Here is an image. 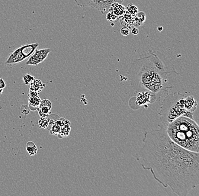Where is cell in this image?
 Returning a JSON list of instances; mask_svg holds the SVG:
<instances>
[{
    "label": "cell",
    "mask_w": 199,
    "mask_h": 196,
    "mask_svg": "<svg viewBox=\"0 0 199 196\" xmlns=\"http://www.w3.org/2000/svg\"><path fill=\"white\" fill-rule=\"evenodd\" d=\"M3 93V89L2 88H0V95Z\"/></svg>",
    "instance_id": "cell-29"
},
{
    "label": "cell",
    "mask_w": 199,
    "mask_h": 196,
    "mask_svg": "<svg viewBox=\"0 0 199 196\" xmlns=\"http://www.w3.org/2000/svg\"><path fill=\"white\" fill-rule=\"evenodd\" d=\"M169 138L188 151L199 152V127L194 119L181 116L166 127Z\"/></svg>",
    "instance_id": "cell-4"
},
{
    "label": "cell",
    "mask_w": 199,
    "mask_h": 196,
    "mask_svg": "<svg viewBox=\"0 0 199 196\" xmlns=\"http://www.w3.org/2000/svg\"><path fill=\"white\" fill-rule=\"evenodd\" d=\"M120 34L122 36H127L130 34V28L124 26L120 29Z\"/></svg>",
    "instance_id": "cell-24"
},
{
    "label": "cell",
    "mask_w": 199,
    "mask_h": 196,
    "mask_svg": "<svg viewBox=\"0 0 199 196\" xmlns=\"http://www.w3.org/2000/svg\"><path fill=\"white\" fill-rule=\"evenodd\" d=\"M135 94L136 96L131 98L129 101L130 107L133 110H135L136 106H137V109H139L142 106H148L159 99L157 95L149 92H137Z\"/></svg>",
    "instance_id": "cell-7"
},
{
    "label": "cell",
    "mask_w": 199,
    "mask_h": 196,
    "mask_svg": "<svg viewBox=\"0 0 199 196\" xmlns=\"http://www.w3.org/2000/svg\"><path fill=\"white\" fill-rule=\"evenodd\" d=\"M157 30L159 31H162L163 30V27L162 26H159L158 28H157Z\"/></svg>",
    "instance_id": "cell-28"
},
{
    "label": "cell",
    "mask_w": 199,
    "mask_h": 196,
    "mask_svg": "<svg viewBox=\"0 0 199 196\" xmlns=\"http://www.w3.org/2000/svg\"><path fill=\"white\" fill-rule=\"evenodd\" d=\"M78 6L82 8H90L96 9L102 14L109 10L110 6L114 3L122 4L125 0H74Z\"/></svg>",
    "instance_id": "cell-6"
},
{
    "label": "cell",
    "mask_w": 199,
    "mask_h": 196,
    "mask_svg": "<svg viewBox=\"0 0 199 196\" xmlns=\"http://www.w3.org/2000/svg\"><path fill=\"white\" fill-rule=\"evenodd\" d=\"M70 123H67L63 126L61 127V131L59 134L61 135L62 138L63 137H66V136L69 135L70 132L71 131V127H70Z\"/></svg>",
    "instance_id": "cell-16"
},
{
    "label": "cell",
    "mask_w": 199,
    "mask_h": 196,
    "mask_svg": "<svg viewBox=\"0 0 199 196\" xmlns=\"http://www.w3.org/2000/svg\"><path fill=\"white\" fill-rule=\"evenodd\" d=\"M38 124L40 128L46 129L49 126V119L47 118H40L38 121Z\"/></svg>",
    "instance_id": "cell-18"
},
{
    "label": "cell",
    "mask_w": 199,
    "mask_h": 196,
    "mask_svg": "<svg viewBox=\"0 0 199 196\" xmlns=\"http://www.w3.org/2000/svg\"><path fill=\"white\" fill-rule=\"evenodd\" d=\"M106 18L108 21L113 22V21H116L118 17H116L114 14L109 11V13L107 14V15H106Z\"/></svg>",
    "instance_id": "cell-23"
},
{
    "label": "cell",
    "mask_w": 199,
    "mask_h": 196,
    "mask_svg": "<svg viewBox=\"0 0 199 196\" xmlns=\"http://www.w3.org/2000/svg\"><path fill=\"white\" fill-rule=\"evenodd\" d=\"M39 44L37 43L27 44L16 48L9 54L5 63L8 66H13L27 59L35 52Z\"/></svg>",
    "instance_id": "cell-5"
},
{
    "label": "cell",
    "mask_w": 199,
    "mask_h": 196,
    "mask_svg": "<svg viewBox=\"0 0 199 196\" xmlns=\"http://www.w3.org/2000/svg\"><path fill=\"white\" fill-rule=\"evenodd\" d=\"M109 11L114 14L116 17H122L126 12V8L124 5L118 3H114L111 5Z\"/></svg>",
    "instance_id": "cell-9"
},
{
    "label": "cell",
    "mask_w": 199,
    "mask_h": 196,
    "mask_svg": "<svg viewBox=\"0 0 199 196\" xmlns=\"http://www.w3.org/2000/svg\"><path fill=\"white\" fill-rule=\"evenodd\" d=\"M30 85V88L29 91H35L39 93H40V92L44 89V88L46 85L40 80L36 79H35Z\"/></svg>",
    "instance_id": "cell-10"
},
{
    "label": "cell",
    "mask_w": 199,
    "mask_h": 196,
    "mask_svg": "<svg viewBox=\"0 0 199 196\" xmlns=\"http://www.w3.org/2000/svg\"><path fill=\"white\" fill-rule=\"evenodd\" d=\"M144 57L136 58L127 71L131 87L135 92L148 91L161 98L168 95L174 87L169 78L173 74H178L168 66L159 55L149 50Z\"/></svg>",
    "instance_id": "cell-2"
},
{
    "label": "cell",
    "mask_w": 199,
    "mask_h": 196,
    "mask_svg": "<svg viewBox=\"0 0 199 196\" xmlns=\"http://www.w3.org/2000/svg\"><path fill=\"white\" fill-rule=\"evenodd\" d=\"M133 17L128 13L127 11H126L125 13L123 15V17H122V18L120 21L121 25H124V26L126 27H127L128 24L130 25V24H131V25H133Z\"/></svg>",
    "instance_id": "cell-12"
},
{
    "label": "cell",
    "mask_w": 199,
    "mask_h": 196,
    "mask_svg": "<svg viewBox=\"0 0 199 196\" xmlns=\"http://www.w3.org/2000/svg\"><path fill=\"white\" fill-rule=\"evenodd\" d=\"M136 17L137 18V19H139V22H140V23L142 24V26L143 25L144 23L146 21V14L143 12V11H140V12H138Z\"/></svg>",
    "instance_id": "cell-21"
},
{
    "label": "cell",
    "mask_w": 199,
    "mask_h": 196,
    "mask_svg": "<svg viewBox=\"0 0 199 196\" xmlns=\"http://www.w3.org/2000/svg\"><path fill=\"white\" fill-rule=\"evenodd\" d=\"M197 105L193 96H188L180 92L168 95L164 97L159 112L161 123L166 127L181 116L194 119L193 113Z\"/></svg>",
    "instance_id": "cell-3"
},
{
    "label": "cell",
    "mask_w": 199,
    "mask_h": 196,
    "mask_svg": "<svg viewBox=\"0 0 199 196\" xmlns=\"http://www.w3.org/2000/svg\"><path fill=\"white\" fill-rule=\"evenodd\" d=\"M139 32V29L137 28V27H134L131 30V33H132L133 35H138Z\"/></svg>",
    "instance_id": "cell-27"
},
{
    "label": "cell",
    "mask_w": 199,
    "mask_h": 196,
    "mask_svg": "<svg viewBox=\"0 0 199 196\" xmlns=\"http://www.w3.org/2000/svg\"><path fill=\"white\" fill-rule=\"evenodd\" d=\"M51 52L50 48H42L40 49H36L30 57H28L26 64L27 65L37 66L45 61Z\"/></svg>",
    "instance_id": "cell-8"
},
{
    "label": "cell",
    "mask_w": 199,
    "mask_h": 196,
    "mask_svg": "<svg viewBox=\"0 0 199 196\" xmlns=\"http://www.w3.org/2000/svg\"><path fill=\"white\" fill-rule=\"evenodd\" d=\"M41 98L39 96L34 97H29L28 102V106L31 111H35L39 108L41 102Z\"/></svg>",
    "instance_id": "cell-11"
},
{
    "label": "cell",
    "mask_w": 199,
    "mask_h": 196,
    "mask_svg": "<svg viewBox=\"0 0 199 196\" xmlns=\"http://www.w3.org/2000/svg\"><path fill=\"white\" fill-rule=\"evenodd\" d=\"M5 87H6V83L5 82L4 80L0 78V88L4 89Z\"/></svg>",
    "instance_id": "cell-26"
},
{
    "label": "cell",
    "mask_w": 199,
    "mask_h": 196,
    "mask_svg": "<svg viewBox=\"0 0 199 196\" xmlns=\"http://www.w3.org/2000/svg\"><path fill=\"white\" fill-rule=\"evenodd\" d=\"M146 132L135 158L165 188L186 196L199 184V153L182 148L169 138L166 127Z\"/></svg>",
    "instance_id": "cell-1"
},
{
    "label": "cell",
    "mask_w": 199,
    "mask_h": 196,
    "mask_svg": "<svg viewBox=\"0 0 199 196\" xmlns=\"http://www.w3.org/2000/svg\"><path fill=\"white\" fill-rule=\"evenodd\" d=\"M42 107H47L49 109L51 110L52 107V104L50 102V101L49 100L44 99V100H41L40 105L39 106V108H42Z\"/></svg>",
    "instance_id": "cell-20"
},
{
    "label": "cell",
    "mask_w": 199,
    "mask_h": 196,
    "mask_svg": "<svg viewBox=\"0 0 199 196\" xmlns=\"http://www.w3.org/2000/svg\"><path fill=\"white\" fill-rule=\"evenodd\" d=\"M60 131H61V127L55 123L52 127V128L50 130V133L51 135H57L59 133Z\"/></svg>",
    "instance_id": "cell-19"
},
{
    "label": "cell",
    "mask_w": 199,
    "mask_h": 196,
    "mask_svg": "<svg viewBox=\"0 0 199 196\" xmlns=\"http://www.w3.org/2000/svg\"><path fill=\"white\" fill-rule=\"evenodd\" d=\"M40 118H48L51 114L50 109L47 107L39 108L37 109Z\"/></svg>",
    "instance_id": "cell-14"
},
{
    "label": "cell",
    "mask_w": 199,
    "mask_h": 196,
    "mask_svg": "<svg viewBox=\"0 0 199 196\" xmlns=\"http://www.w3.org/2000/svg\"><path fill=\"white\" fill-rule=\"evenodd\" d=\"M126 11L133 17H135L137 13L139 12V10H138L137 6L131 3L129 4L128 6H127Z\"/></svg>",
    "instance_id": "cell-15"
},
{
    "label": "cell",
    "mask_w": 199,
    "mask_h": 196,
    "mask_svg": "<svg viewBox=\"0 0 199 196\" xmlns=\"http://www.w3.org/2000/svg\"><path fill=\"white\" fill-rule=\"evenodd\" d=\"M35 79V78L34 76L30 74H26L24 75L23 78V81L26 85H30Z\"/></svg>",
    "instance_id": "cell-17"
},
{
    "label": "cell",
    "mask_w": 199,
    "mask_h": 196,
    "mask_svg": "<svg viewBox=\"0 0 199 196\" xmlns=\"http://www.w3.org/2000/svg\"><path fill=\"white\" fill-rule=\"evenodd\" d=\"M39 96V93L36 92L35 91H29V93H28V97H37Z\"/></svg>",
    "instance_id": "cell-25"
},
{
    "label": "cell",
    "mask_w": 199,
    "mask_h": 196,
    "mask_svg": "<svg viewBox=\"0 0 199 196\" xmlns=\"http://www.w3.org/2000/svg\"><path fill=\"white\" fill-rule=\"evenodd\" d=\"M20 110H21V113L23 114L24 115H28L30 112V109L28 105H23L21 107Z\"/></svg>",
    "instance_id": "cell-22"
},
{
    "label": "cell",
    "mask_w": 199,
    "mask_h": 196,
    "mask_svg": "<svg viewBox=\"0 0 199 196\" xmlns=\"http://www.w3.org/2000/svg\"><path fill=\"white\" fill-rule=\"evenodd\" d=\"M26 150L30 156H34L37 154L38 149L33 141H28L26 144Z\"/></svg>",
    "instance_id": "cell-13"
}]
</instances>
